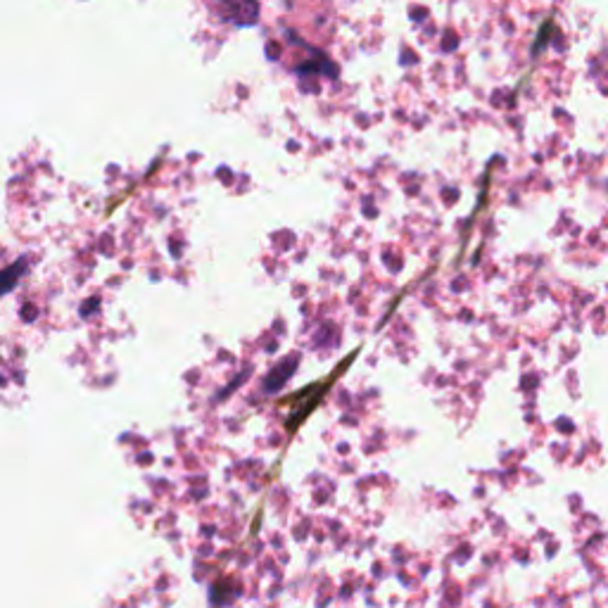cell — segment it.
<instances>
[{"label": "cell", "mask_w": 608, "mask_h": 608, "mask_svg": "<svg viewBox=\"0 0 608 608\" xmlns=\"http://www.w3.org/2000/svg\"><path fill=\"white\" fill-rule=\"evenodd\" d=\"M221 17L236 27H252L259 19L257 0H217Z\"/></svg>", "instance_id": "cell-1"}]
</instances>
